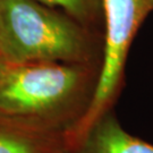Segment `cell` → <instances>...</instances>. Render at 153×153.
Listing matches in <instances>:
<instances>
[{
  "mask_svg": "<svg viewBox=\"0 0 153 153\" xmlns=\"http://www.w3.org/2000/svg\"><path fill=\"white\" fill-rule=\"evenodd\" d=\"M68 14L78 23L103 35L102 0H36Z\"/></svg>",
  "mask_w": 153,
  "mask_h": 153,
  "instance_id": "8992f818",
  "label": "cell"
},
{
  "mask_svg": "<svg viewBox=\"0 0 153 153\" xmlns=\"http://www.w3.org/2000/svg\"><path fill=\"white\" fill-rule=\"evenodd\" d=\"M55 153H71V148H67V149H64V150L58 151V152H55Z\"/></svg>",
  "mask_w": 153,
  "mask_h": 153,
  "instance_id": "ba28073f",
  "label": "cell"
},
{
  "mask_svg": "<svg viewBox=\"0 0 153 153\" xmlns=\"http://www.w3.org/2000/svg\"><path fill=\"white\" fill-rule=\"evenodd\" d=\"M71 146L67 135L0 110V153H55Z\"/></svg>",
  "mask_w": 153,
  "mask_h": 153,
  "instance_id": "5b68a950",
  "label": "cell"
},
{
  "mask_svg": "<svg viewBox=\"0 0 153 153\" xmlns=\"http://www.w3.org/2000/svg\"><path fill=\"white\" fill-rule=\"evenodd\" d=\"M9 66L10 65H9V64L1 57V55H0V79H1V77L5 75V73L7 71Z\"/></svg>",
  "mask_w": 153,
  "mask_h": 153,
  "instance_id": "52a82bcc",
  "label": "cell"
},
{
  "mask_svg": "<svg viewBox=\"0 0 153 153\" xmlns=\"http://www.w3.org/2000/svg\"><path fill=\"white\" fill-rule=\"evenodd\" d=\"M71 150V153H153V144L126 131L111 109L77 136Z\"/></svg>",
  "mask_w": 153,
  "mask_h": 153,
  "instance_id": "277c9868",
  "label": "cell"
},
{
  "mask_svg": "<svg viewBox=\"0 0 153 153\" xmlns=\"http://www.w3.org/2000/svg\"><path fill=\"white\" fill-rule=\"evenodd\" d=\"M103 55L95 95L73 141L97 118L114 109L125 76L127 56L138 28L153 11L152 0H102Z\"/></svg>",
  "mask_w": 153,
  "mask_h": 153,
  "instance_id": "3957f363",
  "label": "cell"
},
{
  "mask_svg": "<svg viewBox=\"0 0 153 153\" xmlns=\"http://www.w3.org/2000/svg\"><path fill=\"white\" fill-rule=\"evenodd\" d=\"M152 6H153V0H152Z\"/></svg>",
  "mask_w": 153,
  "mask_h": 153,
  "instance_id": "9c48e42d",
  "label": "cell"
},
{
  "mask_svg": "<svg viewBox=\"0 0 153 153\" xmlns=\"http://www.w3.org/2000/svg\"><path fill=\"white\" fill-rule=\"evenodd\" d=\"M0 55L10 66L102 64L103 35L36 0H0Z\"/></svg>",
  "mask_w": 153,
  "mask_h": 153,
  "instance_id": "7a4b0ae2",
  "label": "cell"
},
{
  "mask_svg": "<svg viewBox=\"0 0 153 153\" xmlns=\"http://www.w3.org/2000/svg\"><path fill=\"white\" fill-rule=\"evenodd\" d=\"M101 64L9 66L0 79V110L73 141L91 108Z\"/></svg>",
  "mask_w": 153,
  "mask_h": 153,
  "instance_id": "6da1fadb",
  "label": "cell"
}]
</instances>
